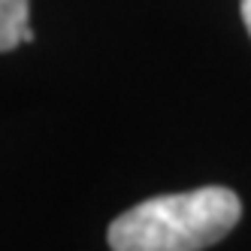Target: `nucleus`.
Here are the masks:
<instances>
[{"instance_id": "nucleus-1", "label": "nucleus", "mask_w": 251, "mask_h": 251, "mask_svg": "<svg viewBox=\"0 0 251 251\" xmlns=\"http://www.w3.org/2000/svg\"><path fill=\"white\" fill-rule=\"evenodd\" d=\"M239 218V194L206 185L142 200L109 224L106 239L112 251H203L221 242Z\"/></svg>"}, {"instance_id": "nucleus-2", "label": "nucleus", "mask_w": 251, "mask_h": 251, "mask_svg": "<svg viewBox=\"0 0 251 251\" xmlns=\"http://www.w3.org/2000/svg\"><path fill=\"white\" fill-rule=\"evenodd\" d=\"M22 43H33L27 0H0V51H12Z\"/></svg>"}, {"instance_id": "nucleus-3", "label": "nucleus", "mask_w": 251, "mask_h": 251, "mask_svg": "<svg viewBox=\"0 0 251 251\" xmlns=\"http://www.w3.org/2000/svg\"><path fill=\"white\" fill-rule=\"evenodd\" d=\"M239 9H242V22H245V27H248V37H251V0H242Z\"/></svg>"}]
</instances>
